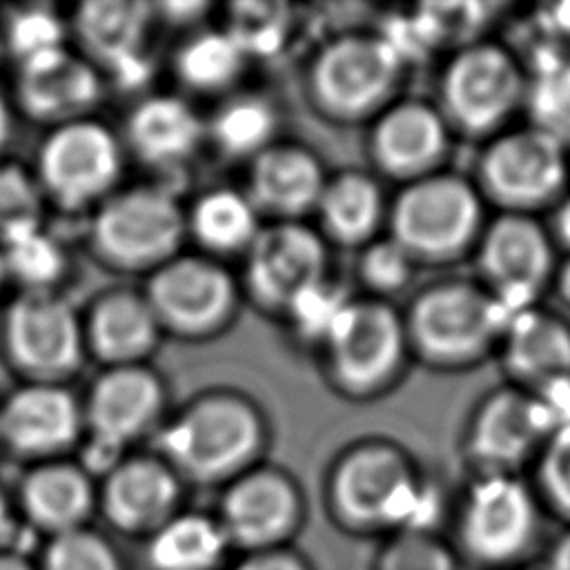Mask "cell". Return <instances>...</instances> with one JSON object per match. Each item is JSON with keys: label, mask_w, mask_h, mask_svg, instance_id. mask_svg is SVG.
Segmentation results:
<instances>
[{"label": "cell", "mask_w": 570, "mask_h": 570, "mask_svg": "<svg viewBox=\"0 0 570 570\" xmlns=\"http://www.w3.org/2000/svg\"><path fill=\"white\" fill-rule=\"evenodd\" d=\"M327 521L345 537L381 541L401 530H439L441 499L421 465L396 443L345 448L323 481Z\"/></svg>", "instance_id": "6da1fadb"}, {"label": "cell", "mask_w": 570, "mask_h": 570, "mask_svg": "<svg viewBox=\"0 0 570 570\" xmlns=\"http://www.w3.org/2000/svg\"><path fill=\"white\" fill-rule=\"evenodd\" d=\"M261 412L232 392H207L185 405L156 434V454L187 485L223 488L263 463Z\"/></svg>", "instance_id": "7a4b0ae2"}, {"label": "cell", "mask_w": 570, "mask_h": 570, "mask_svg": "<svg viewBox=\"0 0 570 570\" xmlns=\"http://www.w3.org/2000/svg\"><path fill=\"white\" fill-rule=\"evenodd\" d=\"M546 512L525 476H470L450 512V539L463 568L519 570L537 561Z\"/></svg>", "instance_id": "3957f363"}, {"label": "cell", "mask_w": 570, "mask_h": 570, "mask_svg": "<svg viewBox=\"0 0 570 570\" xmlns=\"http://www.w3.org/2000/svg\"><path fill=\"white\" fill-rule=\"evenodd\" d=\"M512 312L476 278H445L403 312L410 354L434 370H468L497 356Z\"/></svg>", "instance_id": "277c9868"}, {"label": "cell", "mask_w": 570, "mask_h": 570, "mask_svg": "<svg viewBox=\"0 0 570 570\" xmlns=\"http://www.w3.org/2000/svg\"><path fill=\"white\" fill-rule=\"evenodd\" d=\"M528 69L517 49L497 38L459 45L439 76L436 107L454 136L485 142L523 120Z\"/></svg>", "instance_id": "5b68a950"}, {"label": "cell", "mask_w": 570, "mask_h": 570, "mask_svg": "<svg viewBox=\"0 0 570 570\" xmlns=\"http://www.w3.org/2000/svg\"><path fill=\"white\" fill-rule=\"evenodd\" d=\"M470 178L490 214L546 218L570 196V147L519 120L481 142Z\"/></svg>", "instance_id": "8992f818"}, {"label": "cell", "mask_w": 570, "mask_h": 570, "mask_svg": "<svg viewBox=\"0 0 570 570\" xmlns=\"http://www.w3.org/2000/svg\"><path fill=\"white\" fill-rule=\"evenodd\" d=\"M490 218L470 176L448 169L410 180L387 207L390 234L419 263L443 265L472 256Z\"/></svg>", "instance_id": "52a82bcc"}, {"label": "cell", "mask_w": 570, "mask_h": 570, "mask_svg": "<svg viewBox=\"0 0 570 570\" xmlns=\"http://www.w3.org/2000/svg\"><path fill=\"white\" fill-rule=\"evenodd\" d=\"M559 419L534 392L501 383L470 410L461 456L470 476H525Z\"/></svg>", "instance_id": "ba28073f"}, {"label": "cell", "mask_w": 570, "mask_h": 570, "mask_svg": "<svg viewBox=\"0 0 570 570\" xmlns=\"http://www.w3.org/2000/svg\"><path fill=\"white\" fill-rule=\"evenodd\" d=\"M185 236L187 214L167 187L116 189L91 220V245L116 269L151 274L180 254Z\"/></svg>", "instance_id": "9c48e42d"}, {"label": "cell", "mask_w": 570, "mask_h": 570, "mask_svg": "<svg viewBox=\"0 0 570 570\" xmlns=\"http://www.w3.org/2000/svg\"><path fill=\"white\" fill-rule=\"evenodd\" d=\"M470 258L474 278L514 314L552 294L561 252L543 218L490 214Z\"/></svg>", "instance_id": "30bf717a"}, {"label": "cell", "mask_w": 570, "mask_h": 570, "mask_svg": "<svg viewBox=\"0 0 570 570\" xmlns=\"http://www.w3.org/2000/svg\"><path fill=\"white\" fill-rule=\"evenodd\" d=\"M165 407V390L154 370L145 365L107 367L82 401L85 445L82 465L100 479L127 448L145 436Z\"/></svg>", "instance_id": "8fae6325"}, {"label": "cell", "mask_w": 570, "mask_h": 570, "mask_svg": "<svg viewBox=\"0 0 570 570\" xmlns=\"http://www.w3.org/2000/svg\"><path fill=\"white\" fill-rule=\"evenodd\" d=\"M0 343L7 363L27 383H62L87 354L82 318L58 292H20L11 298Z\"/></svg>", "instance_id": "7c38bea8"}, {"label": "cell", "mask_w": 570, "mask_h": 570, "mask_svg": "<svg viewBox=\"0 0 570 570\" xmlns=\"http://www.w3.org/2000/svg\"><path fill=\"white\" fill-rule=\"evenodd\" d=\"M122 169V149L109 127L80 118L58 125L42 140L36 180L45 198L62 209L100 205L116 191Z\"/></svg>", "instance_id": "4fadbf2b"}, {"label": "cell", "mask_w": 570, "mask_h": 570, "mask_svg": "<svg viewBox=\"0 0 570 570\" xmlns=\"http://www.w3.org/2000/svg\"><path fill=\"white\" fill-rule=\"evenodd\" d=\"M403 73V60L379 33L332 38L309 69V89L330 116L354 120L383 111Z\"/></svg>", "instance_id": "5bb4252c"}, {"label": "cell", "mask_w": 570, "mask_h": 570, "mask_svg": "<svg viewBox=\"0 0 570 570\" xmlns=\"http://www.w3.org/2000/svg\"><path fill=\"white\" fill-rule=\"evenodd\" d=\"M323 350L338 390L358 396L379 392L399 376L410 354L403 314L383 298H354Z\"/></svg>", "instance_id": "9a60e30c"}, {"label": "cell", "mask_w": 570, "mask_h": 570, "mask_svg": "<svg viewBox=\"0 0 570 570\" xmlns=\"http://www.w3.org/2000/svg\"><path fill=\"white\" fill-rule=\"evenodd\" d=\"M214 514L238 554L294 546L307 521V501L292 474L258 463L220 488Z\"/></svg>", "instance_id": "2e32d148"}, {"label": "cell", "mask_w": 570, "mask_h": 570, "mask_svg": "<svg viewBox=\"0 0 570 570\" xmlns=\"http://www.w3.org/2000/svg\"><path fill=\"white\" fill-rule=\"evenodd\" d=\"M163 332L209 336L232 318L238 289L232 274L207 256L176 254L156 267L142 289Z\"/></svg>", "instance_id": "e0dca14e"}, {"label": "cell", "mask_w": 570, "mask_h": 570, "mask_svg": "<svg viewBox=\"0 0 570 570\" xmlns=\"http://www.w3.org/2000/svg\"><path fill=\"white\" fill-rule=\"evenodd\" d=\"M503 381L539 394L570 421V321L541 305L514 312L497 350Z\"/></svg>", "instance_id": "ac0fdd59"}, {"label": "cell", "mask_w": 570, "mask_h": 570, "mask_svg": "<svg viewBox=\"0 0 570 570\" xmlns=\"http://www.w3.org/2000/svg\"><path fill=\"white\" fill-rule=\"evenodd\" d=\"M187 483L158 454H127L98 479V519L116 539L142 543L185 508Z\"/></svg>", "instance_id": "d6986e66"}, {"label": "cell", "mask_w": 570, "mask_h": 570, "mask_svg": "<svg viewBox=\"0 0 570 570\" xmlns=\"http://www.w3.org/2000/svg\"><path fill=\"white\" fill-rule=\"evenodd\" d=\"M243 276L256 305L285 312L301 292L327 278L325 238L301 220L261 227L245 252Z\"/></svg>", "instance_id": "ffe728a7"}, {"label": "cell", "mask_w": 570, "mask_h": 570, "mask_svg": "<svg viewBox=\"0 0 570 570\" xmlns=\"http://www.w3.org/2000/svg\"><path fill=\"white\" fill-rule=\"evenodd\" d=\"M82 436V401L62 383H24L0 403V445L29 465L65 459Z\"/></svg>", "instance_id": "44dd1931"}, {"label": "cell", "mask_w": 570, "mask_h": 570, "mask_svg": "<svg viewBox=\"0 0 570 570\" xmlns=\"http://www.w3.org/2000/svg\"><path fill=\"white\" fill-rule=\"evenodd\" d=\"M11 492L22 528L40 541L94 525L98 517V479L69 459L27 465Z\"/></svg>", "instance_id": "7402d4cb"}, {"label": "cell", "mask_w": 570, "mask_h": 570, "mask_svg": "<svg viewBox=\"0 0 570 570\" xmlns=\"http://www.w3.org/2000/svg\"><path fill=\"white\" fill-rule=\"evenodd\" d=\"M154 16L149 2L98 0L78 7L73 29L94 67L100 65L122 89H136L151 76L145 42Z\"/></svg>", "instance_id": "603a6c76"}, {"label": "cell", "mask_w": 570, "mask_h": 570, "mask_svg": "<svg viewBox=\"0 0 570 570\" xmlns=\"http://www.w3.org/2000/svg\"><path fill=\"white\" fill-rule=\"evenodd\" d=\"M452 136L436 105L399 100L379 111L370 147L376 165L405 185L443 169Z\"/></svg>", "instance_id": "cb8c5ba5"}, {"label": "cell", "mask_w": 570, "mask_h": 570, "mask_svg": "<svg viewBox=\"0 0 570 570\" xmlns=\"http://www.w3.org/2000/svg\"><path fill=\"white\" fill-rule=\"evenodd\" d=\"M98 98V69L67 49L18 67L16 100L38 122L58 127L87 118Z\"/></svg>", "instance_id": "d4e9b609"}, {"label": "cell", "mask_w": 570, "mask_h": 570, "mask_svg": "<svg viewBox=\"0 0 570 570\" xmlns=\"http://www.w3.org/2000/svg\"><path fill=\"white\" fill-rule=\"evenodd\" d=\"M82 327L87 352L107 367L142 365L163 334L149 301L134 289H111L98 296Z\"/></svg>", "instance_id": "484cf974"}, {"label": "cell", "mask_w": 570, "mask_h": 570, "mask_svg": "<svg viewBox=\"0 0 570 570\" xmlns=\"http://www.w3.org/2000/svg\"><path fill=\"white\" fill-rule=\"evenodd\" d=\"M325 180L323 167L309 149L274 142L252 158L247 196L258 214H272L276 220H298L316 209Z\"/></svg>", "instance_id": "4316f807"}, {"label": "cell", "mask_w": 570, "mask_h": 570, "mask_svg": "<svg viewBox=\"0 0 570 570\" xmlns=\"http://www.w3.org/2000/svg\"><path fill=\"white\" fill-rule=\"evenodd\" d=\"M125 138L140 163L158 169H176L205 142L207 125L187 100L156 94L131 109Z\"/></svg>", "instance_id": "83f0119b"}, {"label": "cell", "mask_w": 570, "mask_h": 570, "mask_svg": "<svg viewBox=\"0 0 570 570\" xmlns=\"http://www.w3.org/2000/svg\"><path fill=\"white\" fill-rule=\"evenodd\" d=\"M234 554L214 510L183 508L140 543L142 570H227Z\"/></svg>", "instance_id": "f1b7e54d"}, {"label": "cell", "mask_w": 570, "mask_h": 570, "mask_svg": "<svg viewBox=\"0 0 570 570\" xmlns=\"http://www.w3.org/2000/svg\"><path fill=\"white\" fill-rule=\"evenodd\" d=\"M316 212L325 236L343 245H365L387 218L381 185L363 171H343L325 180Z\"/></svg>", "instance_id": "f546056e"}, {"label": "cell", "mask_w": 570, "mask_h": 570, "mask_svg": "<svg viewBox=\"0 0 570 570\" xmlns=\"http://www.w3.org/2000/svg\"><path fill=\"white\" fill-rule=\"evenodd\" d=\"M187 214V234L216 254L247 252L261 232L258 209L247 194L229 187L203 194Z\"/></svg>", "instance_id": "4dcf8cb0"}, {"label": "cell", "mask_w": 570, "mask_h": 570, "mask_svg": "<svg viewBox=\"0 0 570 570\" xmlns=\"http://www.w3.org/2000/svg\"><path fill=\"white\" fill-rule=\"evenodd\" d=\"M523 62L528 69L523 120L570 147V53L534 51Z\"/></svg>", "instance_id": "1f68e13d"}, {"label": "cell", "mask_w": 570, "mask_h": 570, "mask_svg": "<svg viewBox=\"0 0 570 570\" xmlns=\"http://www.w3.org/2000/svg\"><path fill=\"white\" fill-rule=\"evenodd\" d=\"M278 129L276 109L261 96L225 100L207 125V136L229 158H256L274 145Z\"/></svg>", "instance_id": "d6a6232c"}, {"label": "cell", "mask_w": 570, "mask_h": 570, "mask_svg": "<svg viewBox=\"0 0 570 570\" xmlns=\"http://www.w3.org/2000/svg\"><path fill=\"white\" fill-rule=\"evenodd\" d=\"M245 53L225 29L194 33L176 51L180 82L196 91H225L245 69Z\"/></svg>", "instance_id": "836d02e7"}, {"label": "cell", "mask_w": 570, "mask_h": 570, "mask_svg": "<svg viewBox=\"0 0 570 570\" xmlns=\"http://www.w3.org/2000/svg\"><path fill=\"white\" fill-rule=\"evenodd\" d=\"M9 283L20 292H56L67 272V252L42 225L0 243Z\"/></svg>", "instance_id": "e575fe53"}, {"label": "cell", "mask_w": 570, "mask_h": 570, "mask_svg": "<svg viewBox=\"0 0 570 570\" xmlns=\"http://www.w3.org/2000/svg\"><path fill=\"white\" fill-rule=\"evenodd\" d=\"M38 570H131L118 539L94 525L40 541Z\"/></svg>", "instance_id": "d590c367"}, {"label": "cell", "mask_w": 570, "mask_h": 570, "mask_svg": "<svg viewBox=\"0 0 570 570\" xmlns=\"http://www.w3.org/2000/svg\"><path fill=\"white\" fill-rule=\"evenodd\" d=\"M0 38L4 53H9L18 67L67 49V27L47 4L11 7L0 22Z\"/></svg>", "instance_id": "8d00e7d4"}, {"label": "cell", "mask_w": 570, "mask_h": 570, "mask_svg": "<svg viewBox=\"0 0 570 570\" xmlns=\"http://www.w3.org/2000/svg\"><path fill=\"white\" fill-rule=\"evenodd\" d=\"M370 570H465L441 530H401L376 541Z\"/></svg>", "instance_id": "74e56055"}, {"label": "cell", "mask_w": 570, "mask_h": 570, "mask_svg": "<svg viewBox=\"0 0 570 570\" xmlns=\"http://www.w3.org/2000/svg\"><path fill=\"white\" fill-rule=\"evenodd\" d=\"M525 479L546 517L570 528V421L557 425Z\"/></svg>", "instance_id": "f35d334b"}, {"label": "cell", "mask_w": 570, "mask_h": 570, "mask_svg": "<svg viewBox=\"0 0 570 570\" xmlns=\"http://www.w3.org/2000/svg\"><path fill=\"white\" fill-rule=\"evenodd\" d=\"M289 7L278 2H238L229 7L225 31L245 58L274 56L289 31Z\"/></svg>", "instance_id": "ab89813d"}, {"label": "cell", "mask_w": 570, "mask_h": 570, "mask_svg": "<svg viewBox=\"0 0 570 570\" xmlns=\"http://www.w3.org/2000/svg\"><path fill=\"white\" fill-rule=\"evenodd\" d=\"M352 301L354 298L338 283L323 278L321 283L301 292L289 303L285 314L301 338L325 345Z\"/></svg>", "instance_id": "60d3db41"}, {"label": "cell", "mask_w": 570, "mask_h": 570, "mask_svg": "<svg viewBox=\"0 0 570 570\" xmlns=\"http://www.w3.org/2000/svg\"><path fill=\"white\" fill-rule=\"evenodd\" d=\"M45 196L33 174L16 163H0V243L42 225Z\"/></svg>", "instance_id": "b9f144b4"}, {"label": "cell", "mask_w": 570, "mask_h": 570, "mask_svg": "<svg viewBox=\"0 0 570 570\" xmlns=\"http://www.w3.org/2000/svg\"><path fill=\"white\" fill-rule=\"evenodd\" d=\"M412 256L392 238H372L363 245L358 276L374 294H392L407 285L414 272Z\"/></svg>", "instance_id": "7bdbcfd3"}, {"label": "cell", "mask_w": 570, "mask_h": 570, "mask_svg": "<svg viewBox=\"0 0 570 570\" xmlns=\"http://www.w3.org/2000/svg\"><path fill=\"white\" fill-rule=\"evenodd\" d=\"M227 570H316L314 561L294 543L254 552H238Z\"/></svg>", "instance_id": "ee69618b"}, {"label": "cell", "mask_w": 570, "mask_h": 570, "mask_svg": "<svg viewBox=\"0 0 570 570\" xmlns=\"http://www.w3.org/2000/svg\"><path fill=\"white\" fill-rule=\"evenodd\" d=\"M22 532L24 528L16 510L13 492L0 481V552L18 548V539Z\"/></svg>", "instance_id": "f6af8a7d"}, {"label": "cell", "mask_w": 570, "mask_h": 570, "mask_svg": "<svg viewBox=\"0 0 570 570\" xmlns=\"http://www.w3.org/2000/svg\"><path fill=\"white\" fill-rule=\"evenodd\" d=\"M534 570H570V528L548 539L534 561Z\"/></svg>", "instance_id": "bcb514c9"}, {"label": "cell", "mask_w": 570, "mask_h": 570, "mask_svg": "<svg viewBox=\"0 0 570 570\" xmlns=\"http://www.w3.org/2000/svg\"><path fill=\"white\" fill-rule=\"evenodd\" d=\"M0 570H38L33 554H27L20 548L0 552Z\"/></svg>", "instance_id": "7dc6e473"}, {"label": "cell", "mask_w": 570, "mask_h": 570, "mask_svg": "<svg viewBox=\"0 0 570 570\" xmlns=\"http://www.w3.org/2000/svg\"><path fill=\"white\" fill-rule=\"evenodd\" d=\"M552 294L563 303V307L570 309V254L561 256L557 278L552 285Z\"/></svg>", "instance_id": "c3c4849f"}, {"label": "cell", "mask_w": 570, "mask_h": 570, "mask_svg": "<svg viewBox=\"0 0 570 570\" xmlns=\"http://www.w3.org/2000/svg\"><path fill=\"white\" fill-rule=\"evenodd\" d=\"M9 136H11V109L4 100V96L0 94V154H2Z\"/></svg>", "instance_id": "681fc988"}, {"label": "cell", "mask_w": 570, "mask_h": 570, "mask_svg": "<svg viewBox=\"0 0 570 570\" xmlns=\"http://www.w3.org/2000/svg\"><path fill=\"white\" fill-rule=\"evenodd\" d=\"M9 283V278H7V269H4V261H2V254H0V294H2V289H4V285Z\"/></svg>", "instance_id": "f907efd6"}, {"label": "cell", "mask_w": 570, "mask_h": 570, "mask_svg": "<svg viewBox=\"0 0 570 570\" xmlns=\"http://www.w3.org/2000/svg\"><path fill=\"white\" fill-rule=\"evenodd\" d=\"M4 56V47H2V38H0V58Z\"/></svg>", "instance_id": "816d5d0a"}]
</instances>
